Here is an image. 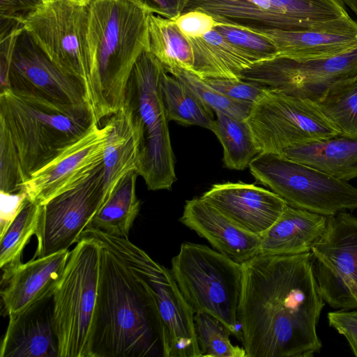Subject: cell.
Listing matches in <instances>:
<instances>
[{"mask_svg": "<svg viewBox=\"0 0 357 357\" xmlns=\"http://www.w3.org/2000/svg\"><path fill=\"white\" fill-rule=\"evenodd\" d=\"M150 13H153L170 20L180 16L188 3V0H135Z\"/></svg>", "mask_w": 357, "mask_h": 357, "instance_id": "obj_42", "label": "cell"}, {"mask_svg": "<svg viewBox=\"0 0 357 357\" xmlns=\"http://www.w3.org/2000/svg\"><path fill=\"white\" fill-rule=\"evenodd\" d=\"M211 131L223 147V162L230 169L243 170L261 153L247 119L215 112Z\"/></svg>", "mask_w": 357, "mask_h": 357, "instance_id": "obj_30", "label": "cell"}, {"mask_svg": "<svg viewBox=\"0 0 357 357\" xmlns=\"http://www.w3.org/2000/svg\"><path fill=\"white\" fill-rule=\"evenodd\" d=\"M86 9L89 93L98 123L123 105L131 71L147 47L150 13L135 0H90Z\"/></svg>", "mask_w": 357, "mask_h": 357, "instance_id": "obj_3", "label": "cell"}, {"mask_svg": "<svg viewBox=\"0 0 357 357\" xmlns=\"http://www.w3.org/2000/svg\"><path fill=\"white\" fill-rule=\"evenodd\" d=\"M179 220L238 263L259 254L260 236L243 229L201 197L186 201Z\"/></svg>", "mask_w": 357, "mask_h": 357, "instance_id": "obj_20", "label": "cell"}, {"mask_svg": "<svg viewBox=\"0 0 357 357\" xmlns=\"http://www.w3.org/2000/svg\"><path fill=\"white\" fill-rule=\"evenodd\" d=\"M356 75L334 82L321 98L315 102L340 136L351 138H357Z\"/></svg>", "mask_w": 357, "mask_h": 357, "instance_id": "obj_31", "label": "cell"}, {"mask_svg": "<svg viewBox=\"0 0 357 357\" xmlns=\"http://www.w3.org/2000/svg\"><path fill=\"white\" fill-rule=\"evenodd\" d=\"M243 229L261 235L287 203L273 191L242 182L214 184L201 197Z\"/></svg>", "mask_w": 357, "mask_h": 357, "instance_id": "obj_18", "label": "cell"}, {"mask_svg": "<svg viewBox=\"0 0 357 357\" xmlns=\"http://www.w3.org/2000/svg\"><path fill=\"white\" fill-rule=\"evenodd\" d=\"M213 29L229 43L241 50L257 61L278 55L273 41L261 33L228 24L215 23Z\"/></svg>", "mask_w": 357, "mask_h": 357, "instance_id": "obj_35", "label": "cell"}, {"mask_svg": "<svg viewBox=\"0 0 357 357\" xmlns=\"http://www.w3.org/2000/svg\"><path fill=\"white\" fill-rule=\"evenodd\" d=\"M138 175L137 171H132L119 181L86 228L128 238L130 230L140 209V202L136 195Z\"/></svg>", "mask_w": 357, "mask_h": 357, "instance_id": "obj_27", "label": "cell"}, {"mask_svg": "<svg viewBox=\"0 0 357 357\" xmlns=\"http://www.w3.org/2000/svg\"><path fill=\"white\" fill-rule=\"evenodd\" d=\"M341 1V0H340Z\"/></svg>", "mask_w": 357, "mask_h": 357, "instance_id": "obj_46", "label": "cell"}, {"mask_svg": "<svg viewBox=\"0 0 357 357\" xmlns=\"http://www.w3.org/2000/svg\"><path fill=\"white\" fill-rule=\"evenodd\" d=\"M165 70L185 83L214 112H220L236 118L248 119L253 103L229 98L191 71L178 68Z\"/></svg>", "mask_w": 357, "mask_h": 357, "instance_id": "obj_34", "label": "cell"}, {"mask_svg": "<svg viewBox=\"0 0 357 357\" xmlns=\"http://www.w3.org/2000/svg\"><path fill=\"white\" fill-rule=\"evenodd\" d=\"M219 93L233 100L254 103L268 88L251 81L220 77L202 78Z\"/></svg>", "mask_w": 357, "mask_h": 357, "instance_id": "obj_37", "label": "cell"}, {"mask_svg": "<svg viewBox=\"0 0 357 357\" xmlns=\"http://www.w3.org/2000/svg\"><path fill=\"white\" fill-rule=\"evenodd\" d=\"M87 19L86 6L54 0L33 11L25 19L24 27L52 62L83 79L89 90Z\"/></svg>", "mask_w": 357, "mask_h": 357, "instance_id": "obj_11", "label": "cell"}, {"mask_svg": "<svg viewBox=\"0 0 357 357\" xmlns=\"http://www.w3.org/2000/svg\"><path fill=\"white\" fill-rule=\"evenodd\" d=\"M29 199L24 190L15 193L0 191V238L20 214Z\"/></svg>", "mask_w": 357, "mask_h": 357, "instance_id": "obj_39", "label": "cell"}, {"mask_svg": "<svg viewBox=\"0 0 357 357\" xmlns=\"http://www.w3.org/2000/svg\"><path fill=\"white\" fill-rule=\"evenodd\" d=\"M100 275V245L84 230L53 294L59 357H91V344Z\"/></svg>", "mask_w": 357, "mask_h": 357, "instance_id": "obj_6", "label": "cell"}, {"mask_svg": "<svg viewBox=\"0 0 357 357\" xmlns=\"http://www.w3.org/2000/svg\"><path fill=\"white\" fill-rule=\"evenodd\" d=\"M311 255L324 301L335 309H357V218L345 211L327 216Z\"/></svg>", "mask_w": 357, "mask_h": 357, "instance_id": "obj_13", "label": "cell"}, {"mask_svg": "<svg viewBox=\"0 0 357 357\" xmlns=\"http://www.w3.org/2000/svg\"><path fill=\"white\" fill-rule=\"evenodd\" d=\"M247 121L262 152L282 154L291 146L340 135L314 101L268 87Z\"/></svg>", "mask_w": 357, "mask_h": 357, "instance_id": "obj_10", "label": "cell"}, {"mask_svg": "<svg viewBox=\"0 0 357 357\" xmlns=\"http://www.w3.org/2000/svg\"><path fill=\"white\" fill-rule=\"evenodd\" d=\"M42 1L43 3H45V2L54 1V0H42ZM66 1H70L71 3H76V4H79L81 6H86L89 3V2L90 1V0H66Z\"/></svg>", "mask_w": 357, "mask_h": 357, "instance_id": "obj_44", "label": "cell"}, {"mask_svg": "<svg viewBox=\"0 0 357 357\" xmlns=\"http://www.w3.org/2000/svg\"><path fill=\"white\" fill-rule=\"evenodd\" d=\"M331 326L347 340L354 354L357 356V310L331 312L328 314Z\"/></svg>", "mask_w": 357, "mask_h": 357, "instance_id": "obj_40", "label": "cell"}, {"mask_svg": "<svg viewBox=\"0 0 357 357\" xmlns=\"http://www.w3.org/2000/svg\"><path fill=\"white\" fill-rule=\"evenodd\" d=\"M170 271L195 313L213 316L241 340L242 264L205 245L185 242L172 258Z\"/></svg>", "mask_w": 357, "mask_h": 357, "instance_id": "obj_7", "label": "cell"}, {"mask_svg": "<svg viewBox=\"0 0 357 357\" xmlns=\"http://www.w3.org/2000/svg\"><path fill=\"white\" fill-rule=\"evenodd\" d=\"M281 155L337 179L349 181L357 178V138L339 135L296 144Z\"/></svg>", "mask_w": 357, "mask_h": 357, "instance_id": "obj_24", "label": "cell"}, {"mask_svg": "<svg viewBox=\"0 0 357 357\" xmlns=\"http://www.w3.org/2000/svg\"><path fill=\"white\" fill-rule=\"evenodd\" d=\"M146 269L164 335V357H202L195 327V312L171 271L148 255Z\"/></svg>", "mask_w": 357, "mask_h": 357, "instance_id": "obj_17", "label": "cell"}, {"mask_svg": "<svg viewBox=\"0 0 357 357\" xmlns=\"http://www.w3.org/2000/svg\"><path fill=\"white\" fill-rule=\"evenodd\" d=\"M187 37H197L213 29L216 22L208 14L199 10L183 13L174 20Z\"/></svg>", "mask_w": 357, "mask_h": 357, "instance_id": "obj_38", "label": "cell"}, {"mask_svg": "<svg viewBox=\"0 0 357 357\" xmlns=\"http://www.w3.org/2000/svg\"><path fill=\"white\" fill-rule=\"evenodd\" d=\"M42 205L27 200L24 208L0 238V268L3 271L1 282L6 281L21 264L23 250L35 235Z\"/></svg>", "mask_w": 357, "mask_h": 357, "instance_id": "obj_32", "label": "cell"}, {"mask_svg": "<svg viewBox=\"0 0 357 357\" xmlns=\"http://www.w3.org/2000/svg\"><path fill=\"white\" fill-rule=\"evenodd\" d=\"M327 216L287 204L277 220L260 235L259 254L286 256L310 252L323 237Z\"/></svg>", "mask_w": 357, "mask_h": 357, "instance_id": "obj_22", "label": "cell"}, {"mask_svg": "<svg viewBox=\"0 0 357 357\" xmlns=\"http://www.w3.org/2000/svg\"><path fill=\"white\" fill-rule=\"evenodd\" d=\"M70 251L57 252L21 264L2 284L1 291L8 319L53 296L66 266Z\"/></svg>", "mask_w": 357, "mask_h": 357, "instance_id": "obj_19", "label": "cell"}, {"mask_svg": "<svg viewBox=\"0 0 357 357\" xmlns=\"http://www.w3.org/2000/svg\"><path fill=\"white\" fill-rule=\"evenodd\" d=\"M100 245L91 357H164V335L148 280V254L128 238L86 228Z\"/></svg>", "mask_w": 357, "mask_h": 357, "instance_id": "obj_2", "label": "cell"}, {"mask_svg": "<svg viewBox=\"0 0 357 357\" xmlns=\"http://www.w3.org/2000/svg\"><path fill=\"white\" fill-rule=\"evenodd\" d=\"M105 202L102 162L80 183L42 205L33 259L68 250Z\"/></svg>", "mask_w": 357, "mask_h": 357, "instance_id": "obj_14", "label": "cell"}, {"mask_svg": "<svg viewBox=\"0 0 357 357\" xmlns=\"http://www.w3.org/2000/svg\"><path fill=\"white\" fill-rule=\"evenodd\" d=\"M259 33L275 44L278 56L296 60L327 59L357 47V24L335 29L267 30Z\"/></svg>", "mask_w": 357, "mask_h": 357, "instance_id": "obj_23", "label": "cell"}, {"mask_svg": "<svg viewBox=\"0 0 357 357\" xmlns=\"http://www.w3.org/2000/svg\"><path fill=\"white\" fill-rule=\"evenodd\" d=\"M52 297L9 319L1 357H59Z\"/></svg>", "mask_w": 357, "mask_h": 357, "instance_id": "obj_21", "label": "cell"}, {"mask_svg": "<svg viewBox=\"0 0 357 357\" xmlns=\"http://www.w3.org/2000/svg\"><path fill=\"white\" fill-rule=\"evenodd\" d=\"M159 87L168 121L211 130L213 111L185 83L164 68Z\"/></svg>", "mask_w": 357, "mask_h": 357, "instance_id": "obj_28", "label": "cell"}, {"mask_svg": "<svg viewBox=\"0 0 357 357\" xmlns=\"http://www.w3.org/2000/svg\"><path fill=\"white\" fill-rule=\"evenodd\" d=\"M356 77H357V74H356Z\"/></svg>", "mask_w": 357, "mask_h": 357, "instance_id": "obj_45", "label": "cell"}, {"mask_svg": "<svg viewBox=\"0 0 357 357\" xmlns=\"http://www.w3.org/2000/svg\"><path fill=\"white\" fill-rule=\"evenodd\" d=\"M188 38L193 52L192 73L201 78L240 79V73L257 62L214 29L203 36Z\"/></svg>", "mask_w": 357, "mask_h": 357, "instance_id": "obj_26", "label": "cell"}, {"mask_svg": "<svg viewBox=\"0 0 357 357\" xmlns=\"http://www.w3.org/2000/svg\"><path fill=\"white\" fill-rule=\"evenodd\" d=\"M249 169L291 206L325 216L357 208L356 187L282 155L262 152Z\"/></svg>", "mask_w": 357, "mask_h": 357, "instance_id": "obj_9", "label": "cell"}, {"mask_svg": "<svg viewBox=\"0 0 357 357\" xmlns=\"http://www.w3.org/2000/svg\"><path fill=\"white\" fill-rule=\"evenodd\" d=\"M199 10L215 22L261 33L356 25L340 0H188L183 13Z\"/></svg>", "mask_w": 357, "mask_h": 357, "instance_id": "obj_8", "label": "cell"}, {"mask_svg": "<svg viewBox=\"0 0 357 357\" xmlns=\"http://www.w3.org/2000/svg\"><path fill=\"white\" fill-rule=\"evenodd\" d=\"M43 3L42 0H0L1 19L24 23L25 19Z\"/></svg>", "mask_w": 357, "mask_h": 357, "instance_id": "obj_41", "label": "cell"}, {"mask_svg": "<svg viewBox=\"0 0 357 357\" xmlns=\"http://www.w3.org/2000/svg\"><path fill=\"white\" fill-rule=\"evenodd\" d=\"M110 125L95 121L86 133L33 173L21 187L30 201L43 205L86 178L102 162Z\"/></svg>", "mask_w": 357, "mask_h": 357, "instance_id": "obj_16", "label": "cell"}, {"mask_svg": "<svg viewBox=\"0 0 357 357\" xmlns=\"http://www.w3.org/2000/svg\"><path fill=\"white\" fill-rule=\"evenodd\" d=\"M146 50L159 61L165 70L178 68L192 72L191 43L172 20L149 13Z\"/></svg>", "mask_w": 357, "mask_h": 357, "instance_id": "obj_29", "label": "cell"}, {"mask_svg": "<svg viewBox=\"0 0 357 357\" xmlns=\"http://www.w3.org/2000/svg\"><path fill=\"white\" fill-rule=\"evenodd\" d=\"M356 74L357 47L337 56L321 59L296 60L276 56L252 63L239 77L316 102L334 82Z\"/></svg>", "mask_w": 357, "mask_h": 357, "instance_id": "obj_15", "label": "cell"}, {"mask_svg": "<svg viewBox=\"0 0 357 357\" xmlns=\"http://www.w3.org/2000/svg\"><path fill=\"white\" fill-rule=\"evenodd\" d=\"M24 181L16 146L6 126L0 122V191L18 192Z\"/></svg>", "mask_w": 357, "mask_h": 357, "instance_id": "obj_36", "label": "cell"}, {"mask_svg": "<svg viewBox=\"0 0 357 357\" xmlns=\"http://www.w3.org/2000/svg\"><path fill=\"white\" fill-rule=\"evenodd\" d=\"M107 122L110 130L102 159L105 202L126 174L137 171L139 159L137 141L127 109L122 105Z\"/></svg>", "mask_w": 357, "mask_h": 357, "instance_id": "obj_25", "label": "cell"}, {"mask_svg": "<svg viewBox=\"0 0 357 357\" xmlns=\"http://www.w3.org/2000/svg\"><path fill=\"white\" fill-rule=\"evenodd\" d=\"M8 90L61 109L91 108L86 83L52 62L25 30L15 44Z\"/></svg>", "mask_w": 357, "mask_h": 357, "instance_id": "obj_12", "label": "cell"}, {"mask_svg": "<svg viewBox=\"0 0 357 357\" xmlns=\"http://www.w3.org/2000/svg\"><path fill=\"white\" fill-rule=\"evenodd\" d=\"M95 121L91 108L61 109L10 90L0 92V122L16 146L25 181L84 135Z\"/></svg>", "mask_w": 357, "mask_h": 357, "instance_id": "obj_4", "label": "cell"}, {"mask_svg": "<svg viewBox=\"0 0 357 357\" xmlns=\"http://www.w3.org/2000/svg\"><path fill=\"white\" fill-rule=\"evenodd\" d=\"M357 17V0H341Z\"/></svg>", "mask_w": 357, "mask_h": 357, "instance_id": "obj_43", "label": "cell"}, {"mask_svg": "<svg viewBox=\"0 0 357 357\" xmlns=\"http://www.w3.org/2000/svg\"><path fill=\"white\" fill-rule=\"evenodd\" d=\"M194 320L202 357H246L243 347L231 343V332L219 319L208 313L197 312Z\"/></svg>", "mask_w": 357, "mask_h": 357, "instance_id": "obj_33", "label": "cell"}, {"mask_svg": "<svg viewBox=\"0 0 357 357\" xmlns=\"http://www.w3.org/2000/svg\"><path fill=\"white\" fill-rule=\"evenodd\" d=\"M163 70L159 61L144 50L131 71L123 103L137 141V172L151 190H169L176 181L169 121L159 87Z\"/></svg>", "mask_w": 357, "mask_h": 357, "instance_id": "obj_5", "label": "cell"}, {"mask_svg": "<svg viewBox=\"0 0 357 357\" xmlns=\"http://www.w3.org/2000/svg\"><path fill=\"white\" fill-rule=\"evenodd\" d=\"M242 266L238 318L246 357H309L318 352L317 324L325 301L311 252L259 255Z\"/></svg>", "mask_w": 357, "mask_h": 357, "instance_id": "obj_1", "label": "cell"}]
</instances>
